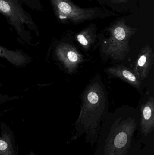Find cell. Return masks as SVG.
<instances>
[{
    "label": "cell",
    "instance_id": "9",
    "mask_svg": "<svg viewBox=\"0 0 154 155\" xmlns=\"http://www.w3.org/2000/svg\"><path fill=\"white\" fill-rule=\"evenodd\" d=\"M0 155H18L15 137L9 130L2 129L1 131Z\"/></svg>",
    "mask_w": 154,
    "mask_h": 155
},
{
    "label": "cell",
    "instance_id": "7",
    "mask_svg": "<svg viewBox=\"0 0 154 155\" xmlns=\"http://www.w3.org/2000/svg\"><path fill=\"white\" fill-rule=\"evenodd\" d=\"M60 57L69 73L74 72L82 62V57L76 48L70 44H64L60 48Z\"/></svg>",
    "mask_w": 154,
    "mask_h": 155
},
{
    "label": "cell",
    "instance_id": "1",
    "mask_svg": "<svg viewBox=\"0 0 154 155\" xmlns=\"http://www.w3.org/2000/svg\"><path fill=\"white\" fill-rule=\"evenodd\" d=\"M138 127L135 117H107L101 125L93 155H137L140 145L134 135Z\"/></svg>",
    "mask_w": 154,
    "mask_h": 155
},
{
    "label": "cell",
    "instance_id": "11",
    "mask_svg": "<svg viewBox=\"0 0 154 155\" xmlns=\"http://www.w3.org/2000/svg\"><path fill=\"white\" fill-rule=\"evenodd\" d=\"M0 10L4 12H8L10 11V7L7 2L3 1H0Z\"/></svg>",
    "mask_w": 154,
    "mask_h": 155
},
{
    "label": "cell",
    "instance_id": "12",
    "mask_svg": "<svg viewBox=\"0 0 154 155\" xmlns=\"http://www.w3.org/2000/svg\"><path fill=\"white\" fill-rule=\"evenodd\" d=\"M115 1L118 3H126L128 2V0H115Z\"/></svg>",
    "mask_w": 154,
    "mask_h": 155
},
{
    "label": "cell",
    "instance_id": "5",
    "mask_svg": "<svg viewBox=\"0 0 154 155\" xmlns=\"http://www.w3.org/2000/svg\"><path fill=\"white\" fill-rule=\"evenodd\" d=\"M154 58L153 51L149 45L143 48L139 53L132 71L141 80L148 76L153 64Z\"/></svg>",
    "mask_w": 154,
    "mask_h": 155
},
{
    "label": "cell",
    "instance_id": "13",
    "mask_svg": "<svg viewBox=\"0 0 154 155\" xmlns=\"http://www.w3.org/2000/svg\"><path fill=\"white\" fill-rule=\"evenodd\" d=\"M28 155H35V154L34 153H33V152H31V151L30 153L29 154H28Z\"/></svg>",
    "mask_w": 154,
    "mask_h": 155
},
{
    "label": "cell",
    "instance_id": "8",
    "mask_svg": "<svg viewBox=\"0 0 154 155\" xmlns=\"http://www.w3.org/2000/svg\"><path fill=\"white\" fill-rule=\"evenodd\" d=\"M105 71L112 77L120 78L138 90L141 88V80L133 71L123 65L112 66L106 68Z\"/></svg>",
    "mask_w": 154,
    "mask_h": 155
},
{
    "label": "cell",
    "instance_id": "6",
    "mask_svg": "<svg viewBox=\"0 0 154 155\" xmlns=\"http://www.w3.org/2000/svg\"><path fill=\"white\" fill-rule=\"evenodd\" d=\"M140 121L141 134L144 137L151 134L154 130V99L150 97L141 107Z\"/></svg>",
    "mask_w": 154,
    "mask_h": 155
},
{
    "label": "cell",
    "instance_id": "2",
    "mask_svg": "<svg viewBox=\"0 0 154 155\" xmlns=\"http://www.w3.org/2000/svg\"><path fill=\"white\" fill-rule=\"evenodd\" d=\"M107 99L104 88L98 82H94L87 87L69 142L84 136L87 143L91 146L96 144L101 125L107 117Z\"/></svg>",
    "mask_w": 154,
    "mask_h": 155
},
{
    "label": "cell",
    "instance_id": "3",
    "mask_svg": "<svg viewBox=\"0 0 154 155\" xmlns=\"http://www.w3.org/2000/svg\"><path fill=\"white\" fill-rule=\"evenodd\" d=\"M134 32L124 21L118 22L110 29L109 37L104 41L103 51L115 60H123L129 52V39Z\"/></svg>",
    "mask_w": 154,
    "mask_h": 155
},
{
    "label": "cell",
    "instance_id": "10",
    "mask_svg": "<svg viewBox=\"0 0 154 155\" xmlns=\"http://www.w3.org/2000/svg\"><path fill=\"white\" fill-rule=\"evenodd\" d=\"M77 39L78 42L85 50H89L94 43V36L89 30H85L77 35Z\"/></svg>",
    "mask_w": 154,
    "mask_h": 155
},
{
    "label": "cell",
    "instance_id": "4",
    "mask_svg": "<svg viewBox=\"0 0 154 155\" xmlns=\"http://www.w3.org/2000/svg\"><path fill=\"white\" fill-rule=\"evenodd\" d=\"M56 4L61 19L75 24L99 16L96 10L82 9L74 5L70 0H56Z\"/></svg>",
    "mask_w": 154,
    "mask_h": 155
}]
</instances>
